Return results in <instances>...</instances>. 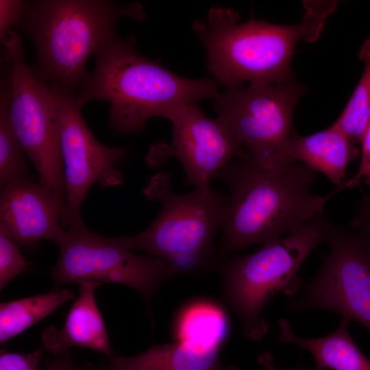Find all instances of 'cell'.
I'll return each mask as SVG.
<instances>
[{"mask_svg":"<svg viewBox=\"0 0 370 370\" xmlns=\"http://www.w3.org/2000/svg\"><path fill=\"white\" fill-rule=\"evenodd\" d=\"M45 370H83L72 359L69 352L43 358Z\"/></svg>","mask_w":370,"mask_h":370,"instance_id":"4316f807","label":"cell"},{"mask_svg":"<svg viewBox=\"0 0 370 370\" xmlns=\"http://www.w3.org/2000/svg\"><path fill=\"white\" fill-rule=\"evenodd\" d=\"M328 10L308 6L295 25L257 20L238 23L231 8L213 7L208 22L195 21L193 29L206 49L210 72L226 89L253 84H284L293 81L291 59L301 40L320 35Z\"/></svg>","mask_w":370,"mask_h":370,"instance_id":"3957f363","label":"cell"},{"mask_svg":"<svg viewBox=\"0 0 370 370\" xmlns=\"http://www.w3.org/2000/svg\"><path fill=\"white\" fill-rule=\"evenodd\" d=\"M97 286L79 285V295L69 310L61 329L46 328L42 334L43 347L51 354L66 352L71 347H86L106 356H114L102 315L95 298Z\"/></svg>","mask_w":370,"mask_h":370,"instance_id":"9a60e30c","label":"cell"},{"mask_svg":"<svg viewBox=\"0 0 370 370\" xmlns=\"http://www.w3.org/2000/svg\"><path fill=\"white\" fill-rule=\"evenodd\" d=\"M178 340L194 339L222 345L229 332L227 319L223 311L207 303L187 307L176 323Z\"/></svg>","mask_w":370,"mask_h":370,"instance_id":"d6986e66","label":"cell"},{"mask_svg":"<svg viewBox=\"0 0 370 370\" xmlns=\"http://www.w3.org/2000/svg\"><path fill=\"white\" fill-rule=\"evenodd\" d=\"M29 2L21 0L0 1V38L1 42L14 25L21 23Z\"/></svg>","mask_w":370,"mask_h":370,"instance_id":"cb8c5ba5","label":"cell"},{"mask_svg":"<svg viewBox=\"0 0 370 370\" xmlns=\"http://www.w3.org/2000/svg\"><path fill=\"white\" fill-rule=\"evenodd\" d=\"M332 226L323 212L256 251L223 264V298L236 314L244 336L258 341L267 334L269 325L261 316L263 308L278 292L293 297L300 291L304 283L298 271L309 254L326 242Z\"/></svg>","mask_w":370,"mask_h":370,"instance_id":"8992f818","label":"cell"},{"mask_svg":"<svg viewBox=\"0 0 370 370\" xmlns=\"http://www.w3.org/2000/svg\"><path fill=\"white\" fill-rule=\"evenodd\" d=\"M360 143L361 153L358 168L356 173L345 182L341 187L342 190L359 186L362 182L370 185V121Z\"/></svg>","mask_w":370,"mask_h":370,"instance_id":"d4e9b609","label":"cell"},{"mask_svg":"<svg viewBox=\"0 0 370 370\" xmlns=\"http://www.w3.org/2000/svg\"><path fill=\"white\" fill-rule=\"evenodd\" d=\"M306 92L301 84L241 85L219 92L212 99L217 118L260 164L284 162L287 146L296 132L293 114Z\"/></svg>","mask_w":370,"mask_h":370,"instance_id":"9c48e42d","label":"cell"},{"mask_svg":"<svg viewBox=\"0 0 370 370\" xmlns=\"http://www.w3.org/2000/svg\"><path fill=\"white\" fill-rule=\"evenodd\" d=\"M215 179L230 190L228 212L217 245L219 257L280 238L324 212L338 187L325 196L312 193L315 172L296 162L263 166L251 155L230 162Z\"/></svg>","mask_w":370,"mask_h":370,"instance_id":"6da1fadb","label":"cell"},{"mask_svg":"<svg viewBox=\"0 0 370 370\" xmlns=\"http://www.w3.org/2000/svg\"><path fill=\"white\" fill-rule=\"evenodd\" d=\"M123 18H145L142 5L106 0H39L29 2L21 21L36 52L38 77L77 95L89 75L88 58L115 34Z\"/></svg>","mask_w":370,"mask_h":370,"instance_id":"277c9868","label":"cell"},{"mask_svg":"<svg viewBox=\"0 0 370 370\" xmlns=\"http://www.w3.org/2000/svg\"><path fill=\"white\" fill-rule=\"evenodd\" d=\"M356 143L333 124L308 136L295 132L287 146L285 160L301 163L323 174L342 190L347 180V167L360 155Z\"/></svg>","mask_w":370,"mask_h":370,"instance_id":"2e32d148","label":"cell"},{"mask_svg":"<svg viewBox=\"0 0 370 370\" xmlns=\"http://www.w3.org/2000/svg\"><path fill=\"white\" fill-rule=\"evenodd\" d=\"M46 87L60 138L67 228L83 222L82 204L94 183L103 187L123 184V177L117 166L127 150L106 146L95 138L82 116L75 95L54 84H46Z\"/></svg>","mask_w":370,"mask_h":370,"instance_id":"8fae6325","label":"cell"},{"mask_svg":"<svg viewBox=\"0 0 370 370\" xmlns=\"http://www.w3.org/2000/svg\"><path fill=\"white\" fill-rule=\"evenodd\" d=\"M25 151L13 127L7 87L3 81L0 97V189L28 178Z\"/></svg>","mask_w":370,"mask_h":370,"instance_id":"44dd1931","label":"cell"},{"mask_svg":"<svg viewBox=\"0 0 370 370\" xmlns=\"http://www.w3.org/2000/svg\"><path fill=\"white\" fill-rule=\"evenodd\" d=\"M349 225L370 243V195H365L357 203Z\"/></svg>","mask_w":370,"mask_h":370,"instance_id":"484cf974","label":"cell"},{"mask_svg":"<svg viewBox=\"0 0 370 370\" xmlns=\"http://www.w3.org/2000/svg\"><path fill=\"white\" fill-rule=\"evenodd\" d=\"M53 243L60 251L51 273L55 287L66 283L121 284L150 304L163 282L182 273L163 260L133 254L115 238L92 232L84 221L64 228Z\"/></svg>","mask_w":370,"mask_h":370,"instance_id":"52a82bcc","label":"cell"},{"mask_svg":"<svg viewBox=\"0 0 370 370\" xmlns=\"http://www.w3.org/2000/svg\"><path fill=\"white\" fill-rule=\"evenodd\" d=\"M173 126L169 156L181 162L195 190L208 192L210 181L235 158L246 155L243 147L217 119L207 116L197 103H184L165 116Z\"/></svg>","mask_w":370,"mask_h":370,"instance_id":"7c38bea8","label":"cell"},{"mask_svg":"<svg viewBox=\"0 0 370 370\" xmlns=\"http://www.w3.org/2000/svg\"><path fill=\"white\" fill-rule=\"evenodd\" d=\"M257 362L264 370H280L276 368L271 353L269 351L262 352L257 358Z\"/></svg>","mask_w":370,"mask_h":370,"instance_id":"83f0119b","label":"cell"},{"mask_svg":"<svg viewBox=\"0 0 370 370\" xmlns=\"http://www.w3.org/2000/svg\"><path fill=\"white\" fill-rule=\"evenodd\" d=\"M359 58L365 67L348 103L333 125L355 143H360L370 121V36L362 43Z\"/></svg>","mask_w":370,"mask_h":370,"instance_id":"ffe728a7","label":"cell"},{"mask_svg":"<svg viewBox=\"0 0 370 370\" xmlns=\"http://www.w3.org/2000/svg\"><path fill=\"white\" fill-rule=\"evenodd\" d=\"M2 43L8 67L5 82L13 127L40 182L66 203L60 138L46 84L27 64L17 32L9 31Z\"/></svg>","mask_w":370,"mask_h":370,"instance_id":"ba28073f","label":"cell"},{"mask_svg":"<svg viewBox=\"0 0 370 370\" xmlns=\"http://www.w3.org/2000/svg\"><path fill=\"white\" fill-rule=\"evenodd\" d=\"M95 56V69L76 99L81 107L92 101L109 103L110 123L120 134L140 132L151 118H165L180 105L213 99L219 92L216 81L183 77L143 56L132 36H115Z\"/></svg>","mask_w":370,"mask_h":370,"instance_id":"7a4b0ae2","label":"cell"},{"mask_svg":"<svg viewBox=\"0 0 370 370\" xmlns=\"http://www.w3.org/2000/svg\"><path fill=\"white\" fill-rule=\"evenodd\" d=\"M18 244L0 230V289L24 270L27 262L18 249Z\"/></svg>","mask_w":370,"mask_h":370,"instance_id":"7402d4cb","label":"cell"},{"mask_svg":"<svg viewBox=\"0 0 370 370\" xmlns=\"http://www.w3.org/2000/svg\"><path fill=\"white\" fill-rule=\"evenodd\" d=\"M222 345L184 339L155 345L134 356H114L108 363H86L83 370H238L223 366L220 360Z\"/></svg>","mask_w":370,"mask_h":370,"instance_id":"5bb4252c","label":"cell"},{"mask_svg":"<svg viewBox=\"0 0 370 370\" xmlns=\"http://www.w3.org/2000/svg\"><path fill=\"white\" fill-rule=\"evenodd\" d=\"M43 358L40 348L28 354L3 351L0 355V370H39Z\"/></svg>","mask_w":370,"mask_h":370,"instance_id":"603a6c76","label":"cell"},{"mask_svg":"<svg viewBox=\"0 0 370 370\" xmlns=\"http://www.w3.org/2000/svg\"><path fill=\"white\" fill-rule=\"evenodd\" d=\"M66 203L54 192L29 178L1 190L0 230L18 245L30 247L54 241L65 228Z\"/></svg>","mask_w":370,"mask_h":370,"instance_id":"4fadbf2b","label":"cell"},{"mask_svg":"<svg viewBox=\"0 0 370 370\" xmlns=\"http://www.w3.org/2000/svg\"><path fill=\"white\" fill-rule=\"evenodd\" d=\"M68 289L3 302L0 305V342L3 344L47 317L62 304L73 299Z\"/></svg>","mask_w":370,"mask_h":370,"instance_id":"ac0fdd59","label":"cell"},{"mask_svg":"<svg viewBox=\"0 0 370 370\" xmlns=\"http://www.w3.org/2000/svg\"><path fill=\"white\" fill-rule=\"evenodd\" d=\"M325 243L330 251L318 273L287 306L293 312H336L370 332V243L353 228L334 225Z\"/></svg>","mask_w":370,"mask_h":370,"instance_id":"30bf717a","label":"cell"},{"mask_svg":"<svg viewBox=\"0 0 370 370\" xmlns=\"http://www.w3.org/2000/svg\"><path fill=\"white\" fill-rule=\"evenodd\" d=\"M350 319L342 317L338 328L320 338L296 335L286 319L278 321L279 341L295 345L314 357V370H370V360L359 349L348 331Z\"/></svg>","mask_w":370,"mask_h":370,"instance_id":"e0dca14e","label":"cell"},{"mask_svg":"<svg viewBox=\"0 0 370 370\" xmlns=\"http://www.w3.org/2000/svg\"><path fill=\"white\" fill-rule=\"evenodd\" d=\"M168 173L153 175L144 188L145 197L162 203L151 225L135 235L115 237L125 247L140 249L177 267L182 273H197L223 262L213 243L223 230L229 197L210 190L177 194L171 189Z\"/></svg>","mask_w":370,"mask_h":370,"instance_id":"5b68a950","label":"cell"}]
</instances>
